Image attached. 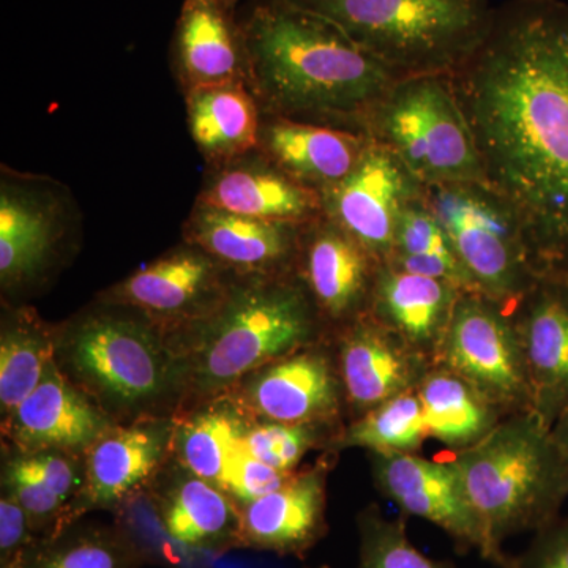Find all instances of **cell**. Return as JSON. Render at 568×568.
<instances>
[{
  "label": "cell",
  "instance_id": "6da1fadb",
  "mask_svg": "<svg viewBox=\"0 0 568 568\" xmlns=\"http://www.w3.org/2000/svg\"><path fill=\"white\" fill-rule=\"evenodd\" d=\"M454 77L489 190L514 211L541 278L568 271V7L511 0Z\"/></svg>",
  "mask_w": 568,
  "mask_h": 568
},
{
  "label": "cell",
  "instance_id": "7a4b0ae2",
  "mask_svg": "<svg viewBox=\"0 0 568 568\" xmlns=\"http://www.w3.org/2000/svg\"><path fill=\"white\" fill-rule=\"evenodd\" d=\"M242 29L264 114L366 123L398 81L334 24L283 0L257 6Z\"/></svg>",
  "mask_w": 568,
  "mask_h": 568
},
{
  "label": "cell",
  "instance_id": "3957f363",
  "mask_svg": "<svg viewBox=\"0 0 568 568\" xmlns=\"http://www.w3.org/2000/svg\"><path fill=\"white\" fill-rule=\"evenodd\" d=\"M327 336L295 271L237 276L219 312L174 343L183 369L179 413L220 398L261 366Z\"/></svg>",
  "mask_w": 568,
  "mask_h": 568
},
{
  "label": "cell",
  "instance_id": "277c9868",
  "mask_svg": "<svg viewBox=\"0 0 568 568\" xmlns=\"http://www.w3.org/2000/svg\"><path fill=\"white\" fill-rule=\"evenodd\" d=\"M54 361L114 424L174 417L181 409V357L138 310L95 301L55 324Z\"/></svg>",
  "mask_w": 568,
  "mask_h": 568
},
{
  "label": "cell",
  "instance_id": "5b68a950",
  "mask_svg": "<svg viewBox=\"0 0 568 568\" xmlns=\"http://www.w3.org/2000/svg\"><path fill=\"white\" fill-rule=\"evenodd\" d=\"M450 462L487 538L488 562L499 568L508 556L504 541L555 521L568 497L567 455L534 413L503 418Z\"/></svg>",
  "mask_w": 568,
  "mask_h": 568
},
{
  "label": "cell",
  "instance_id": "8992f818",
  "mask_svg": "<svg viewBox=\"0 0 568 568\" xmlns=\"http://www.w3.org/2000/svg\"><path fill=\"white\" fill-rule=\"evenodd\" d=\"M334 24L398 80L454 74L487 39L489 0H283Z\"/></svg>",
  "mask_w": 568,
  "mask_h": 568
},
{
  "label": "cell",
  "instance_id": "52a82bcc",
  "mask_svg": "<svg viewBox=\"0 0 568 568\" xmlns=\"http://www.w3.org/2000/svg\"><path fill=\"white\" fill-rule=\"evenodd\" d=\"M366 125L418 185L489 189L452 74L396 81Z\"/></svg>",
  "mask_w": 568,
  "mask_h": 568
},
{
  "label": "cell",
  "instance_id": "ba28073f",
  "mask_svg": "<svg viewBox=\"0 0 568 568\" xmlns=\"http://www.w3.org/2000/svg\"><path fill=\"white\" fill-rule=\"evenodd\" d=\"M425 201L478 293L515 308L541 276L514 211L480 185L429 186Z\"/></svg>",
  "mask_w": 568,
  "mask_h": 568
},
{
  "label": "cell",
  "instance_id": "9c48e42d",
  "mask_svg": "<svg viewBox=\"0 0 568 568\" xmlns=\"http://www.w3.org/2000/svg\"><path fill=\"white\" fill-rule=\"evenodd\" d=\"M74 219L70 192L48 175L2 166L0 290L3 298L32 294L69 256Z\"/></svg>",
  "mask_w": 568,
  "mask_h": 568
},
{
  "label": "cell",
  "instance_id": "30bf717a",
  "mask_svg": "<svg viewBox=\"0 0 568 568\" xmlns=\"http://www.w3.org/2000/svg\"><path fill=\"white\" fill-rule=\"evenodd\" d=\"M435 364L462 377L504 416L532 413L525 351L514 308L481 293H463Z\"/></svg>",
  "mask_w": 568,
  "mask_h": 568
},
{
  "label": "cell",
  "instance_id": "8fae6325",
  "mask_svg": "<svg viewBox=\"0 0 568 568\" xmlns=\"http://www.w3.org/2000/svg\"><path fill=\"white\" fill-rule=\"evenodd\" d=\"M237 275L211 254L183 241L97 295L103 304L129 306L159 325L171 345L219 312Z\"/></svg>",
  "mask_w": 568,
  "mask_h": 568
},
{
  "label": "cell",
  "instance_id": "7c38bea8",
  "mask_svg": "<svg viewBox=\"0 0 568 568\" xmlns=\"http://www.w3.org/2000/svg\"><path fill=\"white\" fill-rule=\"evenodd\" d=\"M224 398L254 420L345 426V386L331 336L261 366Z\"/></svg>",
  "mask_w": 568,
  "mask_h": 568
},
{
  "label": "cell",
  "instance_id": "4fadbf2b",
  "mask_svg": "<svg viewBox=\"0 0 568 568\" xmlns=\"http://www.w3.org/2000/svg\"><path fill=\"white\" fill-rule=\"evenodd\" d=\"M174 429L175 417L142 418L108 429L85 452L84 481L67 508L61 530L92 511H119L149 491L174 457Z\"/></svg>",
  "mask_w": 568,
  "mask_h": 568
},
{
  "label": "cell",
  "instance_id": "5bb4252c",
  "mask_svg": "<svg viewBox=\"0 0 568 568\" xmlns=\"http://www.w3.org/2000/svg\"><path fill=\"white\" fill-rule=\"evenodd\" d=\"M416 185L394 152L369 140L351 174L321 192L324 216L384 264L394 252L399 215L416 197Z\"/></svg>",
  "mask_w": 568,
  "mask_h": 568
},
{
  "label": "cell",
  "instance_id": "9a60e30c",
  "mask_svg": "<svg viewBox=\"0 0 568 568\" xmlns=\"http://www.w3.org/2000/svg\"><path fill=\"white\" fill-rule=\"evenodd\" d=\"M373 484L403 514L432 523L454 540L459 552L477 549L489 559L487 538L467 503L454 463L417 454H369Z\"/></svg>",
  "mask_w": 568,
  "mask_h": 568
},
{
  "label": "cell",
  "instance_id": "2e32d148",
  "mask_svg": "<svg viewBox=\"0 0 568 568\" xmlns=\"http://www.w3.org/2000/svg\"><path fill=\"white\" fill-rule=\"evenodd\" d=\"M331 338L345 386L347 422L417 390L435 365L369 313L335 328Z\"/></svg>",
  "mask_w": 568,
  "mask_h": 568
},
{
  "label": "cell",
  "instance_id": "e0dca14e",
  "mask_svg": "<svg viewBox=\"0 0 568 568\" xmlns=\"http://www.w3.org/2000/svg\"><path fill=\"white\" fill-rule=\"evenodd\" d=\"M379 267L364 245L324 215L302 227L295 274L331 334L368 313Z\"/></svg>",
  "mask_w": 568,
  "mask_h": 568
},
{
  "label": "cell",
  "instance_id": "ac0fdd59",
  "mask_svg": "<svg viewBox=\"0 0 568 568\" xmlns=\"http://www.w3.org/2000/svg\"><path fill=\"white\" fill-rule=\"evenodd\" d=\"M336 454L324 452L283 487L241 507V548L304 559L328 532L327 481Z\"/></svg>",
  "mask_w": 568,
  "mask_h": 568
},
{
  "label": "cell",
  "instance_id": "d6986e66",
  "mask_svg": "<svg viewBox=\"0 0 568 568\" xmlns=\"http://www.w3.org/2000/svg\"><path fill=\"white\" fill-rule=\"evenodd\" d=\"M114 425L52 361L36 390L2 418L3 448L18 454L65 452L84 457Z\"/></svg>",
  "mask_w": 568,
  "mask_h": 568
},
{
  "label": "cell",
  "instance_id": "ffe728a7",
  "mask_svg": "<svg viewBox=\"0 0 568 568\" xmlns=\"http://www.w3.org/2000/svg\"><path fill=\"white\" fill-rule=\"evenodd\" d=\"M304 226L267 222L196 201L182 234L183 241L237 276L280 275L295 271Z\"/></svg>",
  "mask_w": 568,
  "mask_h": 568
},
{
  "label": "cell",
  "instance_id": "44dd1931",
  "mask_svg": "<svg viewBox=\"0 0 568 568\" xmlns=\"http://www.w3.org/2000/svg\"><path fill=\"white\" fill-rule=\"evenodd\" d=\"M515 308L532 413L555 428L568 409V286L544 276Z\"/></svg>",
  "mask_w": 568,
  "mask_h": 568
},
{
  "label": "cell",
  "instance_id": "7402d4cb",
  "mask_svg": "<svg viewBox=\"0 0 568 568\" xmlns=\"http://www.w3.org/2000/svg\"><path fill=\"white\" fill-rule=\"evenodd\" d=\"M149 493L156 521L175 544L205 552L241 548V507L174 457Z\"/></svg>",
  "mask_w": 568,
  "mask_h": 568
},
{
  "label": "cell",
  "instance_id": "603a6c76",
  "mask_svg": "<svg viewBox=\"0 0 568 568\" xmlns=\"http://www.w3.org/2000/svg\"><path fill=\"white\" fill-rule=\"evenodd\" d=\"M211 170L196 197L201 203L297 226L324 215L321 193L284 173L260 149Z\"/></svg>",
  "mask_w": 568,
  "mask_h": 568
},
{
  "label": "cell",
  "instance_id": "cb8c5ba5",
  "mask_svg": "<svg viewBox=\"0 0 568 568\" xmlns=\"http://www.w3.org/2000/svg\"><path fill=\"white\" fill-rule=\"evenodd\" d=\"M174 70L183 92L246 82L244 29L222 0H185L174 36Z\"/></svg>",
  "mask_w": 568,
  "mask_h": 568
},
{
  "label": "cell",
  "instance_id": "d4e9b609",
  "mask_svg": "<svg viewBox=\"0 0 568 568\" xmlns=\"http://www.w3.org/2000/svg\"><path fill=\"white\" fill-rule=\"evenodd\" d=\"M463 293L444 280L381 264L368 313L435 364Z\"/></svg>",
  "mask_w": 568,
  "mask_h": 568
},
{
  "label": "cell",
  "instance_id": "484cf974",
  "mask_svg": "<svg viewBox=\"0 0 568 568\" xmlns=\"http://www.w3.org/2000/svg\"><path fill=\"white\" fill-rule=\"evenodd\" d=\"M368 142L349 130L263 112L257 149L284 173L321 193L351 174Z\"/></svg>",
  "mask_w": 568,
  "mask_h": 568
},
{
  "label": "cell",
  "instance_id": "4316f807",
  "mask_svg": "<svg viewBox=\"0 0 568 568\" xmlns=\"http://www.w3.org/2000/svg\"><path fill=\"white\" fill-rule=\"evenodd\" d=\"M183 93L190 134L209 166H223L260 148L263 110L246 82Z\"/></svg>",
  "mask_w": 568,
  "mask_h": 568
},
{
  "label": "cell",
  "instance_id": "83f0119b",
  "mask_svg": "<svg viewBox=\"0 0 568 568\" xmlns=\"http://www.w3.org/2000/svg\"><path fill=\"white\" fill-rule=\"evenodd\" d=\"M82 481L84 457L65 452L18 454L3 448L2 491L24 508L39 538L61 530L67 508L81 491Z\"/></svg>",
  "mask_w": 568,
  "mask_h": 568
},
{
  "label": "cell",
  "instance_id": "f1b7e54d",
  "mask_svg": "<svg viewBox=\"0 0 568 568\" xmlns=\"http://www.w3.org/2000/svg\"><path fill=\"white\" fill-rule=\"evenodd\" d=\"M174 417V458L222 488L227 467L244 450L245 433L253 418L224 396Z\"/></svg>",
  "mask_w": 568,
  "mask_h": 568
},
{
  "label": "cell",
  "instance_id": "f546056e",
  "mask_svg": "<svg viewBox=\"0 0 568 568\" xmlns=\"http://www.w3.org/2000/svg\"><path fill=\"white\" fill-rule=\"evenodd\" d=\"M55 355V324L33 306L3 302L0 317V416L36 390Z\"/></svg>",
  "mask_w": 568,
  "mask_h": 568
},
{
  "label": "cell",
  "instance_id": "4dcf8cb0",
  "mask_svg": "<svg viewBox=\"0 0 568 568\" xmlns=\"http://www.w3.org/2000/svg\"><path fill=\"white\" fill-rule=\"evenodd\" d=\"M429 437L455 452L476 446L506 418L497 407L443 365H433L417 387Z\"/></svg>",
  "mask_w": 568,
  "mask_h": 568
},
{
  "label": "cell",
  "instance_id": "1f68e13d",
  "mask_svg": "<svg viewBox=\"0 0 568 568\" xmlns=\"http://www.w3.org/2000/svg\"><path fill=\"white\" fill-rule=\"evenodd\" d=\"M26 568H141L144 549L118 525L73 523L50 537L37 538L22 552Z\"/></svg>",
  "mask_w": 568,
  "mask_h": 568
},
{
  "label": "cell",
  "instance_id": "d6a6232c",
  "mask_svg": "<svg viewBox=\"0 0 568 568\" xmlns=\"http://www.w3.org/2000/svg\"><path fill=\"white\" fill-rule=\"evenodd\" d=\"M426 439L424 406L414 390L347 422L328 452L339 455L347 448H364L369 454H417Z\"/></svg>",
  "mask_w": 568,
  "mask_h": 568
},
{
  "label": "cell",
  "instance_id": "836d02e7",
  "mask_svg": "<svg viewBox=\"0 0 568 568\" xmlns=\"http://www.w3.org/2000/svg\"><path fill=\"white\" fill-rule=\"evenodd\" d=\"M345 426L280 424L252 420L244 437L245 450L257 462L282 473H297L306 455L328 452Z\"/></svg>",
  "mask_w": 568,
  "mask_h": 568
},
{
  "label": "cell",
  "instance_id": "e575fe53",
  "mask_svg": "<svg viewBox=\"0 0 568 568\" xmlns=\"http://www.w3.org/2000/svg\"><path fill=\"white\" fill-rule=\"evenodd\" d=\"M358 560L355 568H457L450 560L424 555L409 540L405 518H388L375 504L358 511Z\"/></svg>",
  "mask_w": 568,
  "mask_h": 568
},
{
  "label": "cell",
  "instance_id": "d590c367",
  "mask_svg": "<svg viewBox=\"0 0 568 568\" xmlns=\"http://www.w3.org/2000/svg\"><path fill=\"white\" fill-rule=\"evenodd\" d=\"M455 253L448 242L446 231L437 222L429 205L414 197L403 209L396 226L394 252L386 263L413 257L436 256Z\"/></svg>",
  "mask_w": 568,
  "mask_h": 568
},
{
  "label": "cell",
  "instance_id": "8d00e7d4",
  "mask_svg": "<svg viewBox=\"0 0 568 568\" xmlns=\"http://www.w3.org/2000/svg\"><path fill=\"white\" fill-rule=\"evenodd\" d=\"M295 473H282L274 467L257 462L244 450L235 457L224 474L222 489L233 497L239 507L252 503L257 497L268 495L283 487Z\"/></svg>",
  "mask_w": 568,
  "mask_h": 568
},
{
  "label": "cell",
  "instance_id": "74e56055",
  "mask_svg": "<svg viewBox=\"0 0 568 568\" xmlns=\"http://www.w3.org/2000/svg\"><path fill=\"white\" fill-rule=\"evenodd\" d=\"M503 568H568V517L537 530L529 547L507 556Z\"/></svg>",
  "mask_w": 568,
  "mask_h": 568
},
{
  "label": "cell",
  "instance_id": "f35d334b",
  "mask_svg": "<svg viewBox=\"0 0 568 568\" xmlns=\"http://www.w3.org/2000/svg\"><path fill=\"white\" fill-rule=\"evenodd\" d=\"M28 515L13 496L0 495V560L14 558L37 540Z\"/></svg>",
  "mask_w": 568,
  "mask_h": 568
},
{
  "label": "cell",
  "instance_id": "ab89813d",
  "mask_svg": "<svg viewBox=\"0 0 568 568\" xmlns=\"http://www.w3.org/2000/svg\"><path fill=\"white\" fill-rule=\"evenodd\" d=\"M552 433H555L556 439H558L564 454H566L568 458V409L566 414L559 418L558 424L552 428Z\"/></svg>",
  "mask_w": 568,
  "mask_h": 568
},
{
  "label": "cell",
  "instance_id": "60d3db41",
  "mask_svg": "<svg viewBox=\"0 0 568 568\" xmlns=\"http://www.w3.org/2000/svg\"><path fill=\"white\" fill-rule=\"evenodd\" d=\"M0 568H26L24 562H22V552L14 556V558L0 560Z\"/></svg>",
  "mask_w": 568,
  "mask_h": 568
},
{
  "label": "cell",
  "instance_id": "b9f144b4",
  "mask_svg": "<svg viewBox=\"0 0 568 568\" xmlns=\"http://www.w3.org/2000/svg\"><path fill=\"white\" fill-rule=\"evenodd\" d=\"M548 278L558 280V282L568 286V271L558 272V274L548 275Z\"/></svg>",
  "mask_w": 568,
  "mask_h": 568
},
{
  "label": "cell",
  "instance_id": "7bdbcfd3",
  "mask_svg": "<svg viewBox=\"0 0 568 568\" xmlns=\"http://www.w3.org/2000/svg\"><path fill=\"white\" fill-rule=\"evenodd\" d=\"M224 6L230 7V9H235V6H237L239 0H222Z\"/></svg>",
  "mask_w": 568,
  "mask_h": 568
},
{
  "label": "cell",
  "instance_id": "ee69618b",
  "mask_svg": "<svg viewBox=\"0 0 568 568\" xmlns=\"http://www.w3.org/2000/svg\"><path fill=\"white\" fill-rule=\"evenodd\" d=\"M312 568H331L328 566H320V567H312Z\"/></svg>",
  "mask_w": 568,
  "mask_h": 568
}]
</instances>
